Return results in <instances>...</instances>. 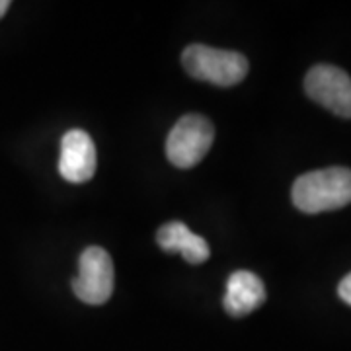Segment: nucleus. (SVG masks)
<instances>
[{"instance_id":"1","label":"nucleus","mask_w":351,"mask_h":351,"mask_svg":"<svg viewBox=\"0 0 351 351\" xmlns=\"http://www.w3.org/2000/svg\"><path fill=\"white\" fill-rule=\"evenodd\" d=\"M291 197L302 213L316 215L341 209L351 203V170L334 166L299 176L293 184Z\"/></svg>"},{"instance_id":"2","label":"nucleus","mask_w":351,"mask_h":351,"mask_svg":"<svg viewBox=\"0 0 351 351\" xmlns=\"http://www.w3.org/2000/svg\"><path fill=\"white\" fill-rule=\"evenodd\" d=\"M182 64L191 78L223 88L239 84L248 75V61L242 53L215 49L201 43L184 49Z\"/></svg>"},{"instance_id":"3","label":"nucleus","mask_w":351,"mask_h":351,"mask_svg":"<svg viewBox=\"0 0 351 351\" xmlns=\"http://www.w3.org/2000/svg\"><path fill=\"white\" fill-rule=\"evenodd\" d=\"M215 141L213 123L197 113L184 115L168 133L166 156L176 168H193L207 156Z\"/></svg>"},{"instance_id":"4","label":"nucleus","mask_w":351,"mask_h":351,"mask_svg":"<svg viewBox=\"0 0 351 351\" xmlns=\"http://www.w3.org/2000/svg\"><path fill=\"white\" fill-rule=\"evenodd\" d=\"M113 262L100 246H90L80 254L78 276L73 279L75 295L86 304H104L113 293Z\"/></svg>"},{"instance_id":"5","label":"nucleus","mask_w":351,"mask_h":351,"mask_svg":"<svg viewBox=\"0 0 351 351\" xmlns=\"http://www.w3.org/2000/svg\"><path fill=\"white\" fill-rule=\"evenodd\" d=\"M304 92L339 117L351 119V76L334 64H316L304 76Z\"/></svg>"},{"instance_id":"6","label":"nucleus","mask_w":351,"mask_h":351,"mask_svg":"<svg viewBox=\"0 0 351 351\" xmlns=\"http://www.w3.org/2000/svg\"><path fill=\"white\" fill-rule=\"evenodd\" d=\"M59 172L66 182L84 184L96 172V147L82 129H71L61 141Z\"/></svg>"},{"instance_id":"7","label":"nucleus","mask_w":351,"mask_h":351,"mask_svg":"<svg viewBox=\"0 0 351 351\" xmlns=\"http://www.w3.org/2000/svg\"><path fill=\"white\" fill-rule=\"evenodd\" d=\"M265 301L263 281L252 271H234L226 281V293L223 304L230 316H246L258 311Z\"/></svg>"},{"instance_id":"8","label":"nucleus","mask_w":351,"mask_h":351,"mask_svg":"<svg viewBox=\"0 0 351 351\" xmlns=\"http://www.w3.org/2000/svg\"><path fill=\"white\" fill-rule=\"evenodd\" d=\"M156 242L164 252H180L188 263H203L209 260L211 250L207 240L191 232L184 223H166L156 232Z\"/></svg>"},{"instance_id":"9","label":"nucleus","mask_w":351,"mask_h":351,"mask_svg":"<svg viewBox=\"0 0 351 351\" xmlns=\"http://www.w3.org/2000/svg\"><path fill=\"white\" fill-rule=\"evenodd\" d=\"M338 295L341 301L348 302L351 306V274H348V276L341 279V283H339L338 287Z\"/></svg>"},{"instance_id":"10","label":"nucleus","mask_w":351,"mask_h":351,"mask_svg":"<svg viewBox=\"0 0 351 351\" xmlns=\"http://www.w3.org/2000/svg\"><path fill=\"white\" fill-rule=\"evenodd\" d=\"M8 8H10V0H0V18L8 12Z\"/></svg>"}]
</instances>
